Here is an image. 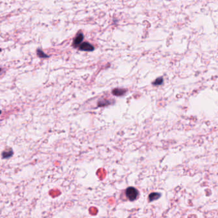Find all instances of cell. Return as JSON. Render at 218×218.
Here are the masks:
<instances>
[{"mask_svg":"<svg viewBox=\"0 0 218 218\" xmlns=\"http://www.w3.org/2000/svg\"><path fill=\"white\" fill-rule=\"evenodd\" d=\"M37 55L40 58H47V57H48V56L46 54H45L42 51V50H40V49L37 50Z\"/></svg>","mask_w":218,"mask_h":218,"instance_id":"obj_8","label":"cell"},{"mask_svg":"<svg viewBox=\"0 0 218 218\" xmlns=\"http://www.w3.org/2000/svg\"><path fill=\"white\" fill-rule=\"evenodd\" d=\"M111 104L110 101H107V100H102V101L99 102L98 106H104L109 105V104Z\"/></svg>","mask_w":218,"mask_h":218,"instance_id":"obj_6","label":"cell"},{"mask_svg":"<svg viewBox=\"0 0 218 218\" xmlns=\"http://www.w3.org/2000/svg\"><path fill=\"white\" fill-rule=\"evenodd\" d=\"M12 154H13V152L12 151H10L8 152L4 151L2 153V156H3V158H6L7 159V158L11 157L12 156Z\"/></svg>","mask_w":218,"mask_h":218,"instance_id":"obj_7","label":"cell"},{"mask_svg":"<svg viewBox=\"0 0 218 218\" xmlns=\"http://www.w3.org/2000/svg\"><path fill=\"white\" fill-rule=\"evenodd\" d=\"M84 39V36L82 32H79L78 35H76V37H75L74 40V43H73V45L74 47L78 46V45H79L81 44V42Z\"/></svg>","mask_w":218,"mask_h":218,"instance_id":"obj_3","label":"cell"},{"mask_svg":"<svg viewBox=\"0 0 218 218\" xmlns=\"http://www.w3.org/2000/svg\"><path fill=\"white\" fill-rule=\"evenodd\" d=\"M161 197V194L159 193H152L149 194L148 196V201L150 202H152L158 199Z\"/></svg>","mask_w":218,"mask_h":218,"instance_id":"obj_4","label":"cell"},{"mask_svg":"<svg viewBox=\"0 0 218 218\" xmlns=\"http://www.w3.org/2000/svg\"><path fill=\"white\" fill-rule=\"evenodd\" d=\"M126 92V90L122 88H115L113 90V94L116 95V96H121L124 95Z\"/></svg>","mask_w":218,"mask_h":218,"instance_id":"obj_5","label":"cell"},{"mask_svg":"<svg viewBox=\"0 0 218 218\" xmlns=\"http://www.w3.org/2000/svg\"><path fill=\"white\" fill-rule=\"evenodd\" d=\"M125 195L129 201L133 202L138 198L139 191L137 189L134 187H129L125 190Z\"/></svg>","mask_w":218,"mask_h":218,"instance_id":"obj_1","label":"cell"},{"mask_svg":"<svg viewBox=\"0 0 218 218\" xmlns=\"http://www.w3.org/2000/svg\"><path fill=\"white\" fill-rule=\"evenodd\" d=\"M155 83H154V84H156V85H159V84H161V83H162V79H161V78L160 79H157L156 81H155Z\"/></svg>","mask_w":218,"mask_h":218,"instance_id":"obj_9","label":"cell"},{"mask_svg":"<svg viewBox=\"0 0 218 218\" xmlns=\"http://www.w3.org/2000/svg\"><path fill=\"white\" fill-rule=\"evenodd\" d=\"M79 49L80 50H82V51H92L94 50V47L88 42H83L79 45Z\"/></svg>","mask_w":218,"mask_h":218,"instance_id":"obj_2","label":"cell"}]
</instances>
